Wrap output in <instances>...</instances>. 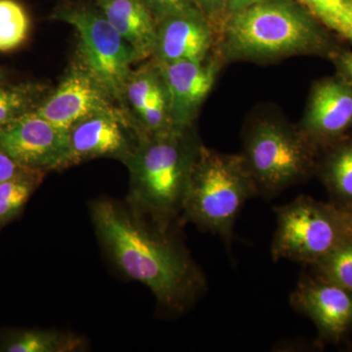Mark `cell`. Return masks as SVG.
<instances>
[{"label":"cell","instance_id":"7a4b0ae2","mask_svg":"<svg viewBox=\"0 0 352 352\" xmlns=\"http://www.w3.org/2000/svg\"><path fill=\"white\" fill-rule=\"evenodd\" d=\"M320 22L284 0H261L229 16L220 32L222 56L256 63L298 55L331 58L338 48Z\"/></svg>","mask_w":352,"mask_h":352},{"label":"cell","instance_id":"603a6c76","mask_svg":"<svg viewBox=\"0 0 352 352\" xmlns=\"http://www.w3.org/2000/svg\"><path fill=\"white\" fill-rule=\"evenodd\" d=\"M312 267L317 276L339 285L352 294V232L342 244Z\"/></svg>","mask_w":352,"mask_h":352},{"label":"cell","instance_id":"9a60e30c","mask_svg":"<svg viewBox=\"0 0 352 352\" xmlns=\"http://www.w3.org/2000/svg\"><path fill=\"white\" fill-rule=\"evenodd\" d=\"M94 3L133 48L139 61L152 56L157 24L142 0H94Z\"/></svg>","mask_w":352,"mask_h":352},{"label":"cell","instance_id":"ac0fdd59","mask_svg":"<svg viewBox=\"0 0 352 352\" xmlns=\"http://www.w3.org/2000/svg\"><path fill=\"white\" fill-rule=\"evenodd\" d=\"M45 173L30 170L0 183V228L21 214Z\"/></svg>","mask_w":352,"mask_h":352},{"label":"cell","instance_id":"9c48e42d","mask_svg":"<svg viewBox=\"0 0 352 352\" xmlns=\"http://www.w3.org/2000/svg\"><path fill=\"white\" fill-rule=\"evenodd\" d=\"M68 135L69 166L100 157L124 163L138 139L135 126L124 110L89 116L74 124Z\"/></svg>","mask_w":352,"mask_h":352},{"label":"cell","instance_id":"277c9868","mask_svg":"<svg viewBox=\"0 0 352 352\" xmlns=\"http://www.w3.org/2000/svg\"><path fill=\"white\" fill-rule=\"evenodd\" d=\"M256 195L242 154H222L201 145L190 175L182 214L229 244L238 214L245 201Z\"/></svg>","mask_w":352,"mask_h":352},{"label":"cell","instance_id":"f546056e","mask_svg":"<svg viewBox=\"0 0 352 352\" xmlns=\"http://www.w3.org/2000/svg\"><path fill=\"white\" fill-rule=\"evenodd\" d=\"M6 78V72L3 69L0 68V82H3Z\"/></svg>","mask_w":352,"mask_h":352},{"label":"cell","instance_id":"7402d4cb","mask_svg":"<svg viewBox=\"0 0 352 352\" xmlns=\"http://www.w3.org/2000/svg\"><path fill=\"white\" fill-rule=\"evenodd\" d=\"M160 80H161V76H160L159 69L153 61L132 72L124 90V103L129 105L131 109V120L133 124L134 120L143 112L146 106L151 100L153 94L159 85Z\"/></svg>","mask_w":352,"mask_h":352},{"label":"cell","instance_id":"ffe728a7","mask_svg":"<svg viewBox=\"0 0 352 352\" xmlns=\"http://www.w3.org/2000/svg\"><path fill=\"white\" fill-rule=\"evenodd\" d=\"M29 15L15 0H0V52L16 50L29 36Z\"/></svg>","mask_w":352,"mask_h":352},{"label":"cell","instance_id":"30bf717a","mask_svg":"<svg viewBox=\"0 0 352 352\" xmlns=\"http://www.w3.org/2000/svg\"><path fill=\"white\" fill-rule=\"evenodd\" d=\"M119 110L87 69L76 61L54 91L46 95L34 111L55 126L69 131L76 122L94 113Z\"/></svg>","mask_w":352,"mask_h":352},{"label":"cell","instance_id":"cb8c5ba5","mask_svg":"<svg viewBox=\"0 0 352 352\" xmlns=\"http://www.w3.org/2000/svg\"><path fill=\"white\" fill-rule=\"evenodd\" d=\"M153 18L159 21L176 14L188 12L197 8L194 0H142Z\"/></svg>","mask_w":352,"mask_h":352},{"label":"cell","instance_id":"8992f818","mask_svg":"<svg viewBox=\"0 0 352 352\" xmlns=\"http://www.w3.org/2000/svg\"><path fill=\"white\" fill-rule=\"evenodd\" d=\"M51 19L66 23L78 38V60L113 102L124 103L132 65L139 62L133 48L116 31L96 6L68 3L57 7Z\"/></svg>","mask_w":352,"mask_h":352},{"label":"cell","instance_id":"7c38bea8","mask_svg":"<svg viewBox=\"0 0 352 352\" xmlns=\"http://www.w3.org/2000/svg\"><path fill=\"white\" fill-rule=\"evenodd\" d=\"M289 303L311 319L326 342H339L352 331V294L329 280L303 278L289 295Z\"/></svg>","mask_w":352,"mask_h":352},{"label":"cell","instance_id":"6da1fadb","mask_svg":"<svg viewBox=\"0 0 352 352\" xmlns=\"http://www.w3.org/2000/svg\"><path fill=\"white\" fill-rule=\"evenodd\" d=\"M90 210L111 258L127 277L151 289L164 309L182 312L203 293V273L168 230L149 226L113 201H94Z\"/></svg>","mask_w":352,"mask_h":352},{"label":"cell","instance_id":"d4e9b609","mask_svg":"<svg viewBox=\"0 0 352 352\" xmlns=\"http://www.w3.org/2000/svg\"><path fill=\"white\" fill-rule=\"evenodd\" d=\"M197 8L207 18L217 36L220 34L226 24L227 0H194Z\"/></svg>","mask_w":352,"mask_h":352},{"label":"cell","instance_id":"3957f363","mask_svg":"<svg viewBox=\"0 0 352 352\" xmlns=\"http://www.w3.org/2000/svg\"><path fill=\"white\" fill-rule=\"evenodd\" d=\"M201 145L190 127L139 138L124 161L131 173L129 203L133 212L168 230L171 221L182 214Z\"/></svg>","mask_w":352,"mask_h":352},{"label":"cell","instance_id":"d6986e66","mask_svg":"<svg viewBox=\"0 0 352 352\" xmlns=\"http://www.w3.org/2000/svg\"><path fill=\"white\" fill-rule=\"evenodd\" d=\"M326 29L352 43V6L346 0H298Z\"/></svg>","mask_w":352,"mask_h":352},{"label":"cell","instance_id":"44dd1931","mask_svg":"<svg viewBox=\"0 0 352 352\" xmlns=\"http://www.w3.org/2000/svg\"><path fill=\"white\" fill-rule=\"evenodd\" d=\"M80 340L71 336L46 331H27L14 337L4 351L8 352H65L75 351Z\"/></svg>","mask_w":352,"mask_h":352},{"label":"cell","instance_id":"2e32d148","mask_svg":"<svg viewBox=\"0 0 352 352\" xmlns=\"http://www.w3.org/2000/svg\"><path fill=\"white\" fill-rule=\"evenodd\" d=\"M328 152L317 162L322 182L337 203L336 207L352 206V138H344L327 147Z\"/></svg>","mask_w":352,"mask_h":352},{"label":"cell","instance_id":"8fae6325","mask_svg":"<svg viewBox=\"0 0 352 352\" xmlns=\"http://www.w3.org/2000/svg\"><path fill=\"white\" fill-rule=\"evenodd\" d=\"M300 129L318 150L346 138L352 129V85L338 76L315 82Z\"/></svg>","mask_w":352,"mask_h":352},{"label":"cell","instance_id":"4316f807","mask_svg":"<svg viewBox=\"0 0 352 352\" xmlns=\"http://www.w3.org/2000/svg\"><path fill=\"white\" fill-rule=\"evenodd\" d=\"M28 170H30V168L21 166L17 162L14 161L12 157L0 149V183L6 182V180Z\"/></svg>","mask_w":352,"mask_h":352},{"label":"cell","instance_id":"5bb4252c","mask_svg":"<svg viewBox=\"0 0 352 352\" xmlns=\"http://www.w3.org/2000/svg\"><path fill=\"white\" fill-rule=\"evenodd\" d=\"M215 36L212 25L199 9L164 18L157 23L153 62L203 61L210 55Z\"/></svg>","mask_w":352,"mask_h":352},{"label":"cell","instance_id":"4fadbf2b","mask_svg":"<svg viewBox=\"0 0 352 352\" xmlns=\"http://www.w3.org/2000/svg\"><path fill=\"white\" fill-rule=\"evenodd\" d=\"M156 65L168 95L173 126L177 129H189L214 87L219 64L214 60L208 61L207 58L203 61L185 60Z\"/></svg>","mask_w":352,"mask_h":352},{"label":"cell","instance_id":"83f0119b","mask_svg":"<svg viewBox=\"0 0 352 352\" xmlns=\"http://www.w3.org/2000/svg\"><path fill=\"white\" fill-rule=\"evenodd\" d=\"M259 1H261V0H227V19H228L229 16L232 15V14L243 10V9L251 6L252 4L258 3Z\"/></svg>","mask_w":352,"mask_h":352},{"label":"cell","instance_id":"5b68a950","mask_svg":"<svg viewBox=\"0 0 352 352\" xmlns=\"http://www.w3.org/2000/svg\"><path fill=\"white\" fill-rule=\"evenodd\" d=\"M318 151L300 127L263 119L245 131L242 155L258 195L272 197L309 177L316 170Z\"/></svg>","mask_w":352,"mask_h":352},{"label":"cell","instance_id":"e0dca14e","mask_svg":"<svg viewBox=\"0 0 352 352\" xmlns=\"http://www.w3.org/2000/svg\"><path fill=\"white\" fill-rule=\"evenodd\" d=\"M50 94L46 85L38 82H0V131L10 122L32 112Z\"/></svg>","mask_w":352,"mask_h":352},{"label":"cell","instance_id":"f1b7e54d","mask_svg":"<svg viewBox=\"0 0 352 352\" xmlns=\"http://www.w3.org/2000/svg\"><path fill=\"white\" fill-rule=\"evenodd\" d=\"M344 212V219H346L347 226L351 229L352 232V206L346 208H340Z\"/></svg>","mask_w":352,"mask_h":352},{"label":"cell","instance_id":"4dcf8cb0","mask_svg":"<svg viewBox=\"0 0 352 352\" xmlns=\"http://www.w3.org/2000/svg\"><path fill=\"white\" fill-rule=\"evenodd\" d=\"M346 1L349 4V6H352V0H346Z\"/></svg>","mask_w":352,"mask_h":352},{"label":"cell","instance_id":"52a82bcc","mask_svg":"<svg viewBox=\"0 0 352 352\" xmlns=\"http://www.w3.org/2000/svg\"><path fill=\"white\" fill-rule=\"evenodd\" d=\"M275 212L277 227L271 245L275 261L289 259L314 265L351 234L340 208L311 197H298Z\"/></svg>","mask_w":352,"mask_h":352},{"label":"cell","instance_id":"484cf974","mask_svg":"<svg viewBox=\"0 0 352 352\" xmlns=\"http://www.w3.org/2000/svg\"><path fill=\"white\" fill-rule=\"evenodd\" d=\"M338 76L352 85V51H340L333 53L331 56Z\"/></svg>","mask_w":352,"mask_h":352},{"label":"cell","instance_id":"ba28073f","mask_svg":"<svg viewBox=\"0 0 352 352\" xmlns=\"http://www.w3.org/2000/svg\"><path fill=\"white\" fill-rule=\"evenodd\" d=\"M0 149L30 170H63L69 166L68 131L36 111L18 118L0 131Z\"/></svg>","mask_w":352,"mask_h":352}]
</instances>
